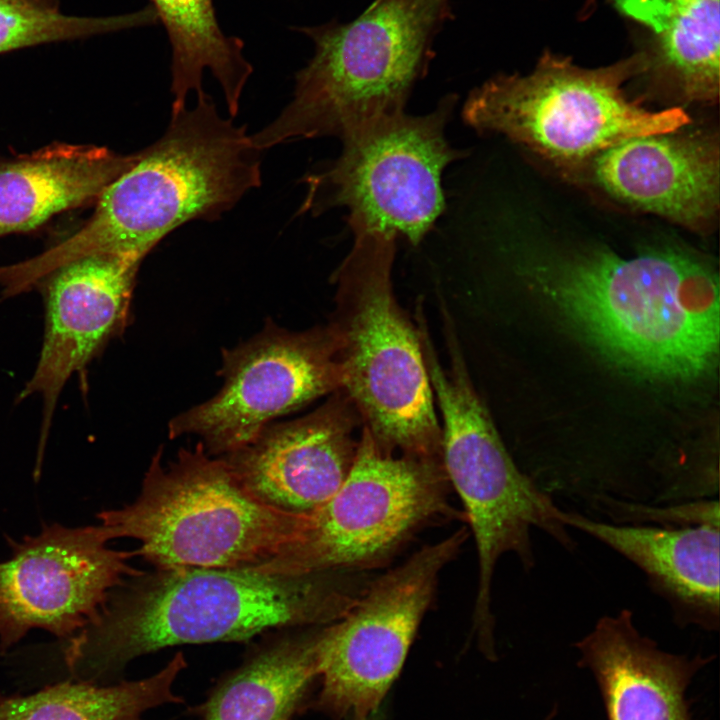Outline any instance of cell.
<instances>
[{
    "label": "cell",
    "instance_id": "obj_18",
    "mask_svg": "<svg viewBox=\"0 0 720 720\" xmlns=\"http://www.w3.org/2000/svg\"><path fill=\"white\" fill-rule=\"evenodd\" d=\"M575 647L578 664L598 684L607 720H694L687 689L711 656L660 649L638 631L629 609L599 618Z\"/></svg>",
    "mask_w": 720,
    "mask_h": 720
},
{
    "label": "cell",
    "instance_id": "obj_2",
    "mask_svg": "<svg viewBox=\"0 0 720 720\" xmlns=\"http://www.w3.org/2000/svg\"><path fill=\"white\" fill-rule=\"evenodd\" d=\"M173 109L164 134L96 201L74 234L43 251L3 265L0 279L14 296L76 259L111 254L141 262L170 232L191 220H215L261 185V151L245 125L224 118L205 92Z\"/></svg>",
    "mask_w": 720,
    "mask_h": 720
},
{
    "label": "cell",
    "instance_id": "obj_19",
    "mask_svg": "<svg viewBox=\"0 0 720 720\" xmlns=\"http://www.w3.org/2000/svg\"><path fill=\"white\" fill-rule=\"evenodd\" d=\"M138 156L67 143L0 155V236L35 229L63 211L96 203Z\"/></svg>",
    "mask_w": 720,
    "mask_h": 720
},
{
    "label": "cell",
    "instance_id": "obj_26",
    "mask_svg": "<svg viewBox=\"0 0 720 720\" xmlns=\"http://www.w3.org/2000/svg\"><path fill=\"white\" fill-rule=\"evenodd\" d=\"M367 718H368V717H367ZM367 718H362V719H356V720H368Z\"/></svg>",
    "mask_w": 720,
    "mask_h": 720
},
{
    "label": "cell",
    "instance_id": "obj_5",
    "mask_svg": "<svg viewBox=\"0 0 720 720\" xmlns=\"http://www.w3.org/2000/svg\"><path fill=\"white\" fill-rule=\"evenodd\" d=\"M434 399L441 412L442 462L473 534L478 582L472 612L481 643L494 640L492 584L496 566L514 554L527 571L535 565L531 531L563 547L575 545L554 499L522 472L502 442L468 373L449 314H443L448 366L439 361L424 317L416 321Z\"/></svg>",
    "mask_w": 720,
    "mask_h": 720
},
{
    "label": "cell",
    "instance_id": "obj_12",
    "mask_svg": "<svg viewBox=\"0 0 720 720\" xmlns=\"http://www.w3.org/2000/svg\"><path fill=\"white\" fill-rule=\"evenodd\" d=\"M221 389L172 418L171 439L193 434L212 456L250 443L284 414L342 388L336 336L330 324L295 332L267 320L247 341L222 351Z\"/></svg>",
    "mask_w": 720,
    "mask_h": 720
},
{
    "label": "cell",
    "instance_id": "obj_10",
    "mask_svg": "<svg viewBox=\"0 0 720 720\" xmlns=\"http://www.w3.org/2000/svg\"><path fill=\"white\" fill-rule=\"evenodd\" d=\"M453 103L447 97L426 115L403 111L343 136L336 160L305 178L301 210L345 207L352 231L402 235L417 245L444 210L443 170L463 156L444 134Z\"/></svg>",
    "mask_w": 720,
    "mask_h": 720
},
{
    "label": "cell",
    "instance_id": "obj_1",
    "mask_svg": "<svg viewBox=\"0 0 720 720\" xmlns=\"http://www.w3.org/2000/svg\"><path fill=\"white\" fill-rule=\"evenodd\" d=\"M366 573L281 574L255 567L142 571L117 587L102 614L67 640L75 678L111 683L133 659L164 648L247 642L324 626L357 603Z\"/></svg>",
    "mask_w": 720,
    "mask_h": 720
},
{
    "label": "cell",
    "instance_id": "obj_6",
    "mask_svg": "<svg viewBox=\"0 0 720 720\" xmlns=\"http://www.w3.org/2000/svg\"><path fill=\"white\" fill-rule=\"evenodd\" d=\"M451 0H375L349 23L298 28L315 44L295 77L293 98L251 135L265 150L295 139H340L376 119L403 112L450 16Z\"/></svg>",
    "mask_w": 720,
    "mask_h": 720
},
{
    "label": "cell",
    "instance_id": "obj_22",
    "mask_svg": "<svg viewBox=\"0 0 720 720\" xmlns=\"http://www.w3.org/2000/svg\"><path fill=\"white\" fill-rule=\"evenodd\" d=\"M151 1L172 47V109L185 106L191 92H204L203 74L209 70L222 88L229 115L236 116L252 73L242 40L223 33L212 0Z\"/></svg>",
    "mask_w": 720,
    "mask_h": 720
},
{
    "label": "cell",
    "instance_id": "obj_14",
    "mask_svg": "<svg viewBox=\"0 0 720 720\" xmlns=\"http://www.w3.org/2000/svg\"><path fill=\"white\" fill-rule=\"evenodd\" d=\"M141 262L111 254L71 261L41 285L45 330L35 370L17 397L43 400L36 470L39 473L59 396L70 377L83 370L125 330Z\"/></svg>",
    "mask_w": 720,
    "mask_h": 720
},
{
    "label": "cell",
    "instance_id": "obj_17",
    "mask_svg": "<svg viewBox=\"0 0 720 720\" xmlns=\"http://www.w3.org/2000/svg\"><path fill=\"white\" fill-rule=\"evenodd\" d=\"M560 516L567 527L599 540L641 569L680 627L719 629V521L653 526L599 521L565 510Z\"/></svg>",
    "mask_w": 720,
    "mask_h": 720
},
{
    "label": "cell",
    "instance_id": "obj_11",
    "mask_svg": "<svg viewBox=\"0 0 720 720\" xmlns=\"http://www.w3.org/2000/svg\"><path fill=\"white\" fill-rule=\"evenodd\" d=\"M467 537V529L462 528L422 546L398 566L372 578L349 613L322 628L318 709L356 719L377 709L431 607L441 572Z\"/></svg>",
    "mask_w": 720,
    "mask_h": 720
},
{
    "label": "cell",
    "instance_id": "obj_21",
    "mask_svg": "<svg viewBox=\"0 0 720 720\" xmlns=\"http://www.w3.org/2000/svg\"><path fill=\"white\" fill-rule=\"evenodd\" d=\"M644 32L643 71L690 102L719 96V0H613Z\"/></svg>",
    "mask_w": 720,
    "mask_h": 720
},
{
    "label": "cell",
    "instance_id": "obj_24",
    "mask_svg": "<svg viewBox=\"0 0 720 720\" xmlns=\"http://www.w3.org/2000/svg\"><path fill=\"white\" fill-rule=\"evenodd\" d=\"M153 7L110 17L61 13L47 0H0V54L154 23Z\"/></svg>",
    "mask_w": 720,
    "mask_h": 720
},
{
    "label": "cell",
    "instance_id": "obj_16",
    "mask_svg": "<svg viewBox=\"0 0 720 720\" xmlns=\"http://www.w3.org/2000/svg\"><path fill=\"white\" fill-rule=\"evenodd\" d=\"M677 131L625 139L591 159L594 182L635 208L689 227L719 205L717 138Z\"/></svg>",
    "mask_w": 720,
    "mask_h": 720
},
{
    "label": "cell",
    "instance_id": "obj_9",
    "mask_svg": "<svg viewBox=\"0 0 720 720\" xmlns=\"http://www.w3.org/2000/svg\"><path fill=\"white\" fill-rule=\"evenodd\" d=\"M443 462L381 450L362 427L342 485L303 513L298 538L255 568L269 573H369L434 520L458 518ZM465 519V517H464Z\"/></svg>",
    "mask_w": 720,
    "mask_h": 720
},
{
    "label": "cell",
    "instance_id": "obj_3",
    "mask_svg": "<svg viewBox=\"0 0 720 720\" xmlns=\"http://www.w3.org/2000/svg\"><path fill=\"white\" fill-rule=\"evenodd\" d=\"M536 271L577 328L626 367L677 381L714 368L718 277L688 252L661 247L626 258L593 248Z\"/></svg>",
    "mask_w": 720,
    "mask_h": 720
},
{
    "label": "cell",
    "instance_id": "obj_8",
    "mask_svg": "<svg viewBox=\"0 0 720 720\" xmlns=\"http://www.w3.org/2000/svg\"><path fill=\"white\" fill-rule=\"evenodd\" d=\"M638 53L589 69L545 52L525 75H501L473 90L467 124L501 133L543 157L576 164L632 137L668 133L690 123L680 107L650 111L631 101L624 83L641 74Z\"/></svg>",
    "mask_w": 720,
    "mask_h": 720
},
{
    "label": "cell",
    "instance_id": "obj_4",
    "mask_svg": "<svg viewBox=\"0 0 720 720\" xmlns=\"http://www.w3.org/2000/svg\"><path fill=\"white\" fill-rule=\"evenodd\" d=\"M352 232L353 246L335 273L336 310L329 323L341 389L381 450L442 461L441 425L418 328L394 295L396 237Z\"/></svg>",
    "mask_w": 720,
    "mask_h": 720
},
{
    "label": "cell",
    "instance_id": "obj_23",
    "mask_svg": "<svg viewBox=\"0 0 720 720\" xmlns=\"http://www.w3.org/2000/svg\"><path fill=\"white\" fill-rule=\"evenodd\" d=\"M187 665L179 651L159 671L139 680H75L25 696L0 693V720H145L149 710L184 702L174 685Z\"/></svg>",
    "mask_w": 720,
    "mask_h": 720
},
{
    "label": "cell",
    "instance_id": "obj_20",
    "mask_svg": "<svg viewBox=\"0 0 720 720\" xmlns=\"http://www.w3.org/2000/svg\"><path fill=\"white\" fill-rule=\"evenodd\" d=\"M322 628L266 634L238 666L217 679L190 713L200 720H293L318 679Z\"/></svg>",
    "mask_w": 720,
    "mask_h": 720
},
{
    "label": "cell",
    "instance_id": "obj_25",
    "mask_svg": "<svg viewBox=\"0 0 720 720\" xmlns=\"http://www.w3.org/2000/svg\"><path fill=\"white\" fill-rule=\"evenodd\" d=\"M596 1H597V0H584V1H583V5H582V8H581V13H580V16H581L583 19H585V18H587L588 16L591 15V13L593 12V10H594L595 7H596Z\"/></svg>",
    "mask_w": 720,
    "mask_h": 720
},
{
    "label": "cell",
    "instance_id": "obj_7",
    "mask_svg": "<svg viewBox=\"0 0 720 720\" xmlns=\"http://www.w3.org/2000/svg\"><path fill=\"white\" fill-rule=\"evenodd\" d=\"M162 452L151 458L132 503L97 514L111 540L135 539L136 556L154 569L255 567L299 536L303 514L259 501L201 442L168 464Z\"/></svg>",
    "mask_w": 720,
    "mask_h": 720
},
{
    "label": "cell",
    "instance_id": "obj_13",
    "mask_svg": "<svg viewBox=\"0 0 720 720\" xmlns=\"http://www.w3.org/2000/svg\"><path fill=\"white\" fill-rule=\"evenodd\" d=\"M102 525L54 523L20 541L7 537L12 556L0 562V650L30 630L68 640L93 623L113 591L140 574L135 551L113 549Z\"/></svg>",
    "mask_w": 720,
    "mask_h": 720
},
{
    "label": "cell",
    "instance_id": "obj_15",
    "mask_svg": "<svg viewBox=\"0 0 720 720\" xmlns=\"http://www.w3.org/2000/svg\"><path fill=\"white\" fill-rule=\"evenodd\" d=\"M360 427L356 408L340 389L306 416L270 423L250 443L220 457L259 501L303 514L328 499L348 476Z\"/></svg>",
    "mask_w": 720,
    "mask_h": 720
}]
</instances>
